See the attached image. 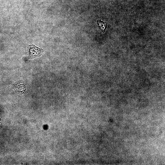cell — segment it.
<instances>
[{
    "label": "cell",
    "instance_id": "6da1fadb",
    "mask_svg": "<svg viewBox=\"0 0 165 165\" xmlns=\"http://www.w3.org/2000/svg\"><path fill=\"white\" fill-rule=\"evenodd\" d=\"M43 50L36 47L34 45H30L28 47V54L31 58H34L40 56Z\"/></svg>",
    "mask_w": 165,
    "mask_h": 165
},
{
    "label": "cell",
    "instance_id": "7a4b0ae2",
    "mask_svg": "<svg viewBox=\"0 0 165 165\" xmlns=\"http://www.w3.org/2000/svg\"><path fill=\"white\" fill-rule=\"evenodd\" d=\"M97 24L103 33H104L107 27L108 23L102 21L101 20H98Z\"/></svg>",
    "mask_w": 165,
    "mask_h": 165
},
{
    "label": "cell",
    "instance_id": "3957f363",
    "mask_svg": "<svg viewBox=\"0 0 165 165\" xmlns=\"http://www.w3.org/2000/svg\"><path fill=\"white\" fill-rule=\"evenodd\" d=\"M17 91L18 92H23L26 90L25 86L23 84L18 85L15 86Z\"/></svg>",
    "mask_w": 165,
    "mask_h": 165
}]
</instances>
